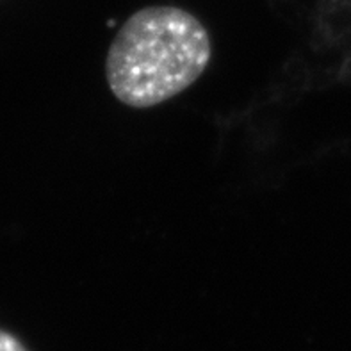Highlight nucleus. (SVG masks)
<instances>
[{"mask_svg":"<svg viewBox=\"0 0 351 351\" xmlns=\"http://www.w3.org/2000/svg\"><path fill=\"white\" fill-rule=\"evenodd\" d=\"M0 351H27V348L13 334L0 330Z\"/></svg>","mask_w":351,"mask_h":351,"instance_id":"2","label":"nucleus"},{"mask_svg":"<svg viewBox=\"0 0 351 351\" xmlns=\"http://www.w3.org/2000/svg\"><path fill=\"white\" fill-rule=\"evenodd\" d=\"M210 53L209 32L195 14L175 5L143 8L109 47L107 84L125 106H159L204 73Z\"/></svg>","mask_w":351,"mask_h":351,"instance_id":"1","label":"nucleus"}]
</instances>
